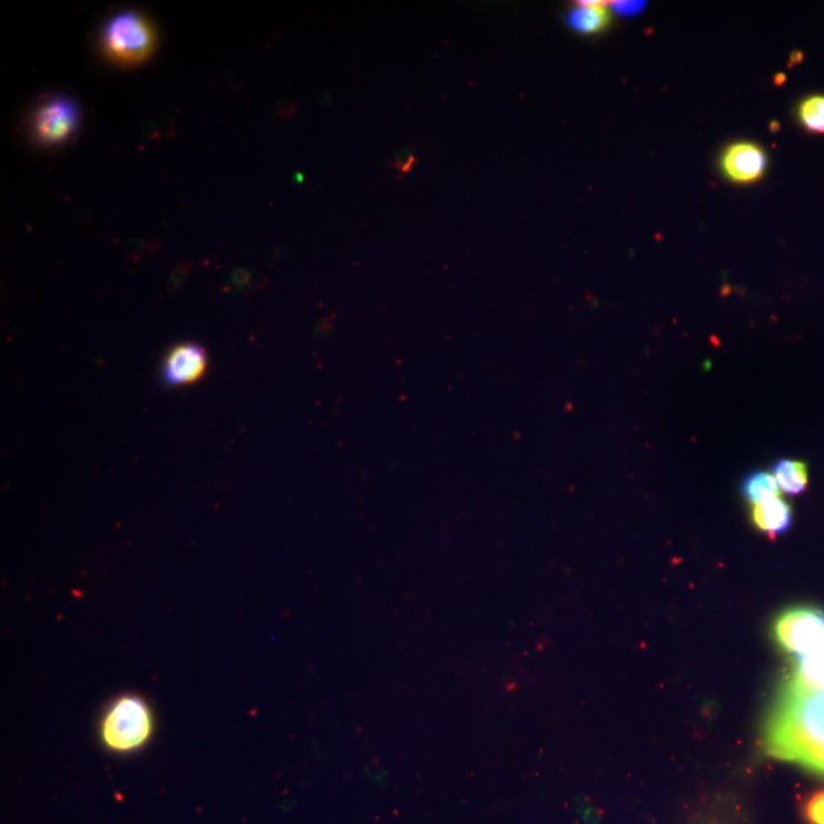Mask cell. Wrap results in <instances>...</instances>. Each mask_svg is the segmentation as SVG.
<instances>
[{
  "instance_id": "5",
  "label": "cell",
  "mask_w": 824,
  "mask_h": 824,
  "mask_svg": "<svg viewBox=\"0 0 824 824\" xmlns=\"http://www.w3.org/2000/svg\"><path fill=\"white\" fill-rule=\"evenodd\" d=\"M80 110L71 98L57 97L41 105L32 118V134L43 146L66 141L77 130Z\"/></svg>"
},
{
  "instance_id": "14",
  "label": "cell",
  "mask_w": 824,
  "mask_h": 824,
  "mask_svg": "<svg viewBox=\"0 0 824 824\" xmlns=\"http://www.w3.org/2000/svg\"><path fill=\"white\" fill-rule=\"evenodd\" d=\"M802 815L806 824H824V789L807 795L802 803Z\"/></svg>"
},
{
  "instance_id": "8",
  "label": "cell",
  "mask_w": 824,
  "mask_h": 824,
  "mask_svg": "<svg viewBox=\"0 0 824 824\" xmlns=\"http://www.w3.org/2000/svg\"><path fill=\"white\" fill-rule=\"evenodd\" d=\"M824 694V654L795 658L781 696Z\"/></svg>"
},
{
  "instance_id": "12",
  "label": "cell",
  "mask_w": 824,
  "mask_h": 824,
  "mask_svg": "<svg viewBox=\"0 0 824 824\" xmlns=\"http://www.w3.org/2000/svg\"><path fill=\"white\" fill-rule=\"evenodd\" d=\"M742 493H744L745 500L752 502V504L781 494L776 478L768 472H754L745 478L744 483H742Z\"/></svg>"
},
{
  "instance_id": "2",
  "label": "cell",
  "mask_w": 824,
  "mask_h": 824,
  "mask_svg": "<svg viewBox=\"0 0 824 824\" xmlns=\"http://www.w3.org/2000/svg\"><path fill=\"white\" fill-rule=\"evenodd\" d=\"M156 30L138 11H122L106 23L101 48L107 59L119 66H136L150 59L156 48Z\"/></svg>"
},
{
  "instance_id": "4",
  "label": "cell",
  "mask_w": 824,
  "mask_h": 824,
  "mask_svg": "<svg viewBox=\"0 0 824 824\" xmlns=\"http://www.w3.org/2000/svg\"><path fill=\"white\" fill-rule=\"evenodd\" d=\"M773 637L778 648L795 658L824 654V611L798 607L782 612L774 620Z\"/></svg>"
},
{
  "instance_id": "1",
  "label": "cell",
  "mask_w": 824,
  "mask_h": 824,
  "mask_svg": "<svg viewBox=\"0 0 824 824\" xmlns=\"http://www.w3.org/2000/svg\"><path fill=\"white\" fill-rule=\"evenodd\" d=\"M766 754L824 774V694L781 696L766 720Z\"/></svg>"
},
{
  "instance_id": "13",
  "label": "cell",
  "mask_w": 824,
  "mask_h": 824,
  "mask_svg": "<svg viewBox=\"0 0 824 824\" xmlns=\"http://www.w3.org/2000/svg\"><path fill=\"white\" fill-rule=\"evenodd\" d=\"M798 119L806 130L824 134V95H813L798 106Z\"/></svg>"
},
{
  "instance_id": "10",
  "label": "cell",
  "mask_w": 824,
  "mask_h": 824,
  "mask_svg": "<svg viewBox=\"0 0 824 824\" xmlns=\"http://www.w3.org/2000/svg\"><path fill=\"white\" fill-rule=\"evenodd\" d=\"M611 22L608 3L605 2H579L572 8L568 16V23L580 35L592 36L607 30Z\"/></svg>"
},
{
  "instance_id": "7",
  "label": "cell",
  "mask_w": 824,
  "mask_h": 824,
  "mask_svg": "<svg viewBox=\"0 0 824 824\" xmlns=\"http://www.w3.org/2000/svg\"><path fill=\"white\" fill-rule=\"evenodd\" d=\"M768 158L757 144L736 143L720 159L724 175L736 184H753L765 175Z\"/></svg>"
},
{
  "instance_id": "6",
  "label": "cell",
  "mask_w": 824,
  "mask_h": 824,
  "mask_svg": "<svg viewBox=\"0 0 824 824\" xmlns=\"http://www.w3.org/2000/svg\"><path fill=\"white\" fill-rule=\"evenodd\" d=\"M208 353L196 342H183L167 353L163 364V383L170 389L195 385L208 371Z\"/></svg>"
},
{
  "instance_id": "11",
  "label": "cell",
  "mask_w": 824,
  "mask_h": 824,
  "mask_svg": "<svg viewBox=\"0 0 824 824\" xmlns=\"http://www.w3.org/2000/svg\"><path fill=\"white\" fill-rule=\"evenodd\" d=\"M774 478L783 492L798 494L807 488V468L803 461L781 460L774 465Z\"/></svg>"
},
{
  "instance_id": "3",
  "label": "cell",
  "mask_w": 824,
  "mask_h": 824,
  "mask_svg": "<svg viewBox=\"0 0 824 824\" xmlns=\"http://www.w3.org/2000/svg\"><path fill=\"white\" fill-rule=\"evenodd\" d=\"M154 730L150 708L134 695L121 696L106 712L101 737L106 747L118 753L134 752L150 739Z\"/></svg>"
},
{
  "instance_id": "9",
  "label": "cell",
  "mask_w": 824,
  "mask_h": 824,
  "mask_svg": "<svg viewBox=\"0 0 824 824\" xmlns=\"http://www.w3.org/2000/svg\"><path fill=\"white\" fill-rule=\"evenodd\" d=\"M752 521L756 529L774 539L786 533L793 524V509L778 497L756 502L752 507Z\"/></svg>"
}]
</instances>
